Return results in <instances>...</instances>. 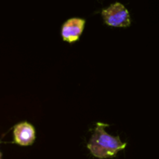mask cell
Listing matches in <instances>:
<instances>
[{"label":"cell","instance_id":"obj_1","mask_svg":"<svg viewBox=\"0 0 159 159\" xmlns=\"http://www.w3.org/2000/svg\"><path fill=\"white\" fill-rule=\"evenodd\" d=\"M107 127L109 125L106 123L97 122L91 138L87 144L90 154L96 158H114L127 147V143H122L119 136H113L105 131Z\"/></svg>","mask_w":159,"mask_h":159},{"label":"cell","instance_id":"obj_2","mask_svg":"<svg viewBox=\"0 0 159 159\" xmlns=\"http://www.w3.org/2000/svg\"><path fill=\"white\" fill-rule=\"evenodd\" d=\"M102 16L105 24L116 28L129 27L131 24L130 14L127 7L119 3L116 2L110 5L108 7L102 10Z\"/></svg>","mask_w":159,"mask_h":159},{"label":"cell","instance_id":"obj_3","mask_svg":"<svg viewBox=\"0 0 159 159\" xmlns=\"http://www.w3.org/2000/svg\"><path fill=\"white\" fill-rule=\"evenodd\" d=\"M86 20L82 18H71L61 26V35L63 41L73 44L79 40L85 29Z\"/></svg>","mask_w":159,"mask_h":159},{"label":"cell","instance_id":"obj_4","mask_svg":"<svg viewBox=\"0 0 159 159\" xmlns=\"http://www.w3.org/2000/svg\"><path fill=\"white\" fill-rule=\"evenodd\" d=\"M13 137L17 144L20 146H29L35 141V129L28 122H20L13 129Z\"/></svg>","mask_w":159,"mask_h":159},{"label":"cell","instance_id":"obj_5","mask_svg":"<svg viewBox=\"0 0 159 159\" xmlns=\"http://www.w3.org/2000/svg\"><path fill=\"white\" fill-rule=\"evenodd\" d=\"M0 159H2V155H1V153H0Z\"/></svg>","mask_w":159,"mask_h":159}]
</instances>
